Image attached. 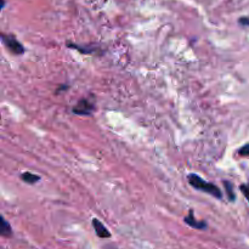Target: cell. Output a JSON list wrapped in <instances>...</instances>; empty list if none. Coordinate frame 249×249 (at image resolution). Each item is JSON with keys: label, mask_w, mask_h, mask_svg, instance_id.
I'll return each instance as SVG.
<instances>
[{"label": "cell", "mask_w": 249, "mask_h": 249, "mask_svg": "<svg viewBox=\"0 0 249 249\" xmlns=\"http://www.w3.org/2000/svg\"><path fill=\"white\" fill-rule=\"evenodd\" d=\"M67 46L71 49H75V50L80 51V53H92L95 50V48H90V46H82V45H78V44H73V43H67Z\"/></svg>", "instance_id": "obj_7"}, {"label": "cell", "mask_w": 249, "mask_h": 249, "mask_svg": "<svg viewBox=\"0 0 249 249\" xmlns=\"http://www.w3.org/2000/svg\"><path fill=\"white\" fill-rule=\"evenodd\" d=\"M67 85H62V88H58V89H57V92H60V91H62V90H66V89H67Z\"/></svg>", "instance_id": "obj_13"}, {"label": "cell", "mask_w": 249, "mask_h": 249, "mask_svg": "<svg viewBox=\"0 0 249 249\" xmlns=\"http://www.w3.org/2000/svg\"><path fill=\"white\" fill-rule=\"evenodd\" d=\"M224 187H225V191H226V195H228L229 199H230L231 202H233L236 199V196H235V191H233V185L231 184L230 181H224Z\"/></svg>", "instance_id": "obj_8"}, {"label": "cell", "mask_w": 249, "mask_h": 249, "mask_svg": "<svg viewBox=\"0 0 249 249\" xmlns=\"http://www.w3.org/2000/svg\"><path fill=\"white\" fill-rule=\"evenodd\" d=\"M94 108L95 107L92 102H90L88 99H82L73 107V113L79 114V116H90Z\"/></svg>", "instance_id": "obj_3"}, {"label": "cell", "mask_w": 249, "mask_h": 249, "mask_svg": "<svg viewBox=\"0 0 249 249\" xmlns=\"http://www.w3.org/2000/svg\"><path fill=\"white\" fill-rule=\"evenodd\" d=\"M184 221L187 224V225L191 226V228H194V229H197V230H204V229H207L206 221L197 220V219L195 218V214L192 211L190 212L189 215L185 216Z\"/></svg>", "instance_id": "obj_4"}, {"label": "cell", "mask_w": 249, "mask_h": 249, "mask_svg": "<svg viewBox=\"0 0 249 249\" xmlns=\"http://www.w3.org/2000/svg\"><path fill=\"white\" fill-rule=\"evenodd\" d=\"M0 232L2 236H11L12 235V229L9 225L6 220H5L4 216H1V229H0Z\"/></svg>", "instance_id": "obj_9"}, {"label": "cell", "mask_w": 249, "mask_h": 249, "mask_svg": "<svg viewBox=\"0 0 249 249\" xmlns=\"http://www.w3.org/2000/svg\"><path fill=\"white\" fill-rule=\"evenodd\" d=\"M187 180H189V184L191 185L194 189L198 190V191L207 192V194L212 195L215 198H223V194H221L220 189L218 186H215L212 182L206 181V180L202 179L201 177H198L197 174H190L187 177Z\"/></svg>", "instance_id": "obj_1"}, {"label": "cell", "mask_w": 249, "mask_h": 249, "mask_svg": "<svg viewBox=\"0 0 249 249\" xmlns=\"http://www.w3.org/2000/svg\"><path fill=\"white\" fill-rule=\"evenodd\" d=\"M21 179L23 180L24 182H27V184L33 185V184H36V181H39V179H40V178L36 174H32V173L26 172L21 175Z\"/></svg>", "instance_id": "obj_6"}, {"label": "cell", "mask_w": 249, "mask_h": 249, "mask_svg": "<svg viewBox=\"0 0 249 249\" xmlns=\"http://www.w3.org/2000/svg\"><path fill=\"white\" fill-rule=\"evenodd\" d=\"M238 155L242 156V157H249V143L243 146V147L238 151Z\"/></svg>", "instance_id": "obj_10"}, {"label": "cell", "mask_w": 249, "mask_h": 249, "mask_svg": "<svg viewBox=\"0 0 249 249\" xmlns=\"http://www.w3.org/2000/svg\"><path fill=\"white\" fill-rule=\"evenodd\" d=\"M240 23L242 24V26H249V18L248 17H241Z\"/></svg>", "instance_id": "obj_12"}, {"label": "cell", "mask_w": 249, "mask_h": 249, "mask_svg": "<svg viewBox=\"0 0 249 249\" xmlns=\"http://www.w3.org/2000/svg\"><path fill=\"white\" fill-rule=\"evenodd\" d=\"M1 40L4 45L6 46L7 50L14 55H22L24 53V48L14 36H7V34H1Z\"/></svg>", "instance_id": "obj_2"}, {"label": "cell", "mask_w": 249, "mask_h": 249, "mask_svg": "<svg viewBox=\"0 0 249 249\" xmlns=\"http://www.w3.org/2000/svg\"><path fill=\"white\" fill-rule=\"evenodd\" d=\"M92 226H94L95 232H96V235L99 236V237H101V238L111 237V233H109V231L105 228L104 224H102L100 220L94 219V220H92Z\"/></svg>", "instance_id": "obj_5"}, {"label": "cell", "mask_w": 249, "mask_h": 249, "mask_svg": "<svg viewBox=\"0 0 249 249\" xmlns=\"http://www.w3.org/2000/svg\"><path fill=\"white\" fill-rule=\"evenodd\" d=\"M241 191H242V194L245 195L246 198L248 199L249 202V184H245V185H241Z\"/></svg>", "instance_id": "obj_11"}]
</instances>
